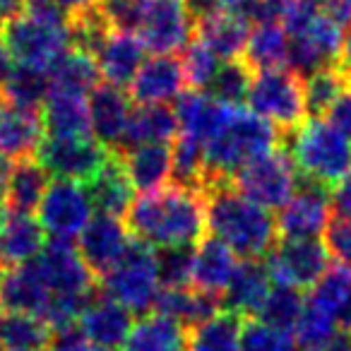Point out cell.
Here are the masks:
<instances>
[{"instance_id":"1","label":"cell","mask_w":351,"mask_h":351,"mask_svg":"<svg viewBox=\"0 0 351 351\" xmlns=\"http://www.w3.org/2000/svg\"><path fill=\"white\" fill-rule=\"evenodd\" d=\"M128 229L135 241L156 250L197 245L207 231L205 195L181 186L145 193L128 210Z\"/></svg>"},{"instance_id":"2","label":"cell","mask_w":351,"mask_h":351,"mask_svg":"<svg viewBox=\"0 0 351 351\" xmlns=\"http://www.w3.org/2000/svg\"><path fill=\"white\" fill-rule=\"evenodd\" d=\"M207 207V229L236 258L265 260L277 245V219L255 205L226 178H210L202 188Z\"/></svg>"},{"instance_id":"3","label":"cell","mask_w":351,"mask_h":351,"mask_svg":"<svg viewBox=\"0 0 351 351\" xmlns=\"http://www.w3.org/2000/svg\"><path fill=\"white\" fill-rule=\"evenodd\" d=\"M282 149L291 156L298 181L327 193L351 173V140L322 118H308L291 135H282Z\"/></svg>"},{"instance_id":"4","label":"cell","mask_w":351,"mask_h":351,"mask_svg":"<svg viewBox=\"0 0 351 351\" xmlns=\"http://www.w3.org/2000/svg\"><path fill=\"white\" fill-rule=\"evenodd\" d=\"M289 34V70L301 80L317 70L339 65L344 29L317 3L293 0L282 17Z\"/></svg>"},{"instance_id":"5","label":"cell","mask_w":351,"mask_h":351,"mask_svg":"<svg viewBox=\"0 0 351 351\" xmlns=\"http://www.w3.org/2000/svg\"><path fill=\"white\" fill-rule=\"evenodd\" d=\"M282 149V135L274 125H269L265 118L255 116L250 108L239 106L219 132L215 142L205 147L207 159V178H226L234 181L243 166L253 164L255 159L272 154Z\"/></svg>"},{"instance_id":"6","label":"cell","mask_w":351,"mask_h":351,"mask_svg":"<svg viewBox=\"0 0 351 351\" xmlns=\"http://www.w3.org/2000/svg\"><path fill=\"white\" fill-rule=\"evenodd\" d=\"M99 289L130 313H137V315L152 313L161 291L154 250L132 239L116 267L101 277Z\"/></svg>"},{"instance_id":"7","label":"cell","mask_w":351,"mask_h":351,"mask_svg":"<svg viewBox=\"0 0 351 351\" xmlns=\"http://www.w3.org/2000/svg\"><path fill=\"white\" fill-rule=\"evenodd\" d=\"M245 101L255 116L277 128L279 135H291L306 121L303 80L289 68L263 70L253 75Z\"/></svg>"},{"instance_id":"8","label":"cell","mask_w":351,"mask_h":351,"mask_svg":"<svg viewBox=\"0 0 351 351\" xmlns=\"http://www.w3.org/2000/svg\"><path fill=\"white\" fill-rule=\"evenodd\" d=\"M3 44L15 65H29L49 73L56 60L63 58L70 46V25H51L22 15L10 22L3 34Z\"/></svg>"},{"instance_id":"9","label":"cell","mask_w":351,"mask_h":351,"mask_svg":"<svg viewBox=\"0 0 351 351\" xmlns=\"http://www.w3.org/2000/svg\"><path fill=\"white\" fill-rule=\"evenodd\" d=\"M111 152L94 137H44L36 161L53 176V181L89 186L104 169Z\"/></svg>"},{"instance_id":"10","label":"cell","mask_w":351,"mask_h":351,"mask_svg":"<svg viewBox=\"0 0 351 351\" xmlns=\"http://www.w3.org/2000/svg\"><path fill=\"white\" fill-rule=\"evenodd\" d=\"M236 191L265 210H282L296 193L298 173L284 149L255 159L234 176Z\"/></svg>"},{"instance_id":"11","label":"cell","mask_w":351,"mask_h":351,"mask_svg":"<svg viewBox=\"0 0 351 351\" xmlns=\"http://www.w3.org/2000/svg\"><path fill=\"white\" fill-rule=\"evenodd\" d=\"M265 263L274 282L301 291L315 287L330 269V253L320 239H282Z\"/></svg>"},{"instance_id":"12","label":"cell","mask_w":351,"mask_h":351,"mask_svg":"<svg viewBox=\"0 0 351 351\" xmlns=\"http://www.w3.org/2000/svg\"><path fill=\"white\" fill-rule=\"evenodd\" d=\"M137 36L147 51H154L156 56H173L195 36V17L183 0H149Z\"/></svg>"},{"instance_id":"13","label":"cell","mask_w":351,"mask_h":351,"mask_svg":"<svg viewBox=\"0 0 351 351\" xmlns=\"http://www.w3.org/2000/svg\"><path fill=\"white\" fill-rule=\"evenodd\" d=\"M39 224L49 241H73L80 236L94 217V205L87 188L70 181H53L39 207Z\"/></svg>"},{"instance_id":"14","label":"cell","mask_w":351,"mask_h":351,"mask_svg":"<svg viewBox=\"0 0 351 351\" xmlns=\"http://www.w3.org/2000/svg\"><path fill=\"white\" fill-rule=\"evenodd\" d=\"M36 267L53 296L89 298L99 287L73 241H49L44 253L36 258Z\"/></svg>"},{"instance_id":"15","label":"cell","mask_w":351,"mask_h":351,"mask_svg":"<svg viewBox=\"0 0 351 351\" xmlns=\"http://www.w3.org/2000/svg\"><path fill=\"white\" fill-rule=\"evenodd\" d=\"M130 243V229L121 217L99 215L97 212V217H92L87 229L80 234L77 253L82 263L89 267V272L101 279L104 274H108L116 267Z\"/></svg>"},{"instance_id":"16","label":"cell","mask_w":351,"mask_h":351,"mask_svg":"<svg viewBox=\"0 0 351 351\" xmlns=\"http://www.w3.org/2000/svg\"><path fill=\"white\" fill-rule=\"evenodd\" d=\"M298 193L279 210L277 231L282 239H317L330 224V193L298 181Z\"/></svg>"},{"instance_id":"17","label":"cell","mask_w":351,"mask_h":351,"mask_svg":"<svg viewBox=\"0 0 351 351\" xmlns=\"http://www.w3.org/2000/svg\"><path fill=\"white\" fill-rule=\"evenodd\" d=\"M132 325H135L132 313L118 301H113L111 296H106L99 287L77 320L80 335L106 351L121 349L130 335Z\"/></svg>"},{"instance_id":"18","label":"cell","mask_w":351,"mask_h":351,"mask_svg":"<svg viewBox=\"0 0 351 351\" xmlns=\"http://www.w3.org/2000/svg\"><path fill=\"white\" fill-rule=\"evenodd\" d=\"M87 104L94 140L106 147L108 152L118 154L132 113V99L125 94V89L99 82V87L89 94Z\"/></svg>"},{"instance_id":"19","label":"cell","mask_w":351,"mask_h":351,"mask_svg":"<svg viewBox=\"0 0 351 351\" xmlns=\"http://www.w3.org/2000/svg\"><path fill=\"white\" fill-rule=\"evenodd\" d=\"M239 106H226V104L212 99L207 92H183L176 99V121L181 128V135L210 145L219 137V132L231 121Z\"/></svg>"},{"instance_id":"20","label":"cell","mask_w":351,"mask_h":351,"mask_svg":"<svg viewBox=\"0 0 351 351\" xmlns=\"http://www.w3.org/2000/svg\"><path fill=\"white\" fill-rule=\"evenodd\" d=\"M188 87L186 70L176 56H154L145 60L130 84V99L137 106H154L178 99Z\"/></svg>"},{"instance_id":"21","label":"cell","mask_w":351,"mask_h":351,"mask_svg":"<svg viewBox=\"0 0 351 351\" xmlns=\"http://www.w3.org/2000/svg\"><path fill=\"white\" fill-rule=\"evenodd\" d=\"M53 293L41 277L36 260L22 267L0 272V308L5 313H25L44 320Z\"/></svg>"},{"instance_id":"22","label":"cell","mask_w":351,"mask_h":351,"mask_svg":"<svg viewBox=\"0 0 351 351\" xmlns=\"http://www.w3.org/2000/svg\"><path fill=\"white\" fill-rule=\"evenodd\" d=\"M44 121L41 111L17 108L0 101V159L22 161L32 159L44 142Z\"/></svg>"},{"instance_id":"23","label":"cell","mask_w":351,"mask_h":351,"mask_svg":"<svg viewBox=\"0 0 351 351\" xmlns=\"http://www.w3.org/2000/svg\"><path fill=\"white\" fill-rule=\"evenodd\" d=\"M46 248V231L29 215H10L0 221V272L22 267Z\"/></svg>"},{"instance_id":"24","label":"cell","mask_w":351,"mask_h":351,"mask_svg":"<svg viewBox=\"0 0 351 351\" xmlns=\"http://www.w3.org/2000/svg\"><path fill=\"white\" fill-rule=\"evenodd\" d=\"M269 289H272V277H269L267 263L265 260H243L236 267V274L229 289L224 291L221 303L226 311L236 313L245 320L258 317L269 296Z\"/></svg>"},{"instance_id":"25","label":"cell","mask_w":351,"mask_h":351,"mask_svg":"<svg viewBox=\"0 0 351 351\" xmlns=\"http://www.w3.org/2000/svg\"><path fill=\"white\" fill-rule=\"evenodd\" d=\"M145 44L137 34H118L113 32L106 39V44L97 53L99 75L106 80V84H113L118 89H125L132 84L135 75L140 73L145 63Z\"/></svg>"},{"instance_id":"26","label":"cell","mask_w":351,"mask_h":351,"mask_svg":"<svg viewBox=\"0 0 351 351\" xmlns=\"http://www.w3.org/2000/svg\"><path fill=\"white\" fill-rule=\"evenodd\" d=\"M250 22L239 12H212L195 22V36L224 60H239L250 39Z\"/></svg>"},{"instance_id":"27","label":"cell","mask_w":351,"mask_h":351,"mask_svg":"<svg viewBox=\"0 0 351 351\" xmlns=\"http://www.w3.org/2000/svg\"><path fill=\"white\" fill-rule=\"evenodd\" d=\"M236 255L215 236H205L195 248V265H193V287L212 296L224 298L231 279L236 274Z\"/></svg>"},{"instance_id":"28","label":"cell","mask_w":351,"mask_h":351,"mask_svg":"<svg viewBox=\"0 0 351 351\" xmlns=\"http://www.w3.org/2000/svg\"><path fill=\"white\" fill-rule=\"evenodd\" d=\"M221 306L224 303H221L219 296H212V293H205L195 287L161 289L152 313L166 315L171 320L181 322L186 330H193V327L212 320L221 311Z\"/></svg>"},{"instance_id":"29","label":"cell","mask_w":351,"mask_h":351,"mask_svg":"<svg viewBox=\"0 0 351 351\" xmlns=\"http://www.w3.org/2000/svg\"><path fill=\"white\" fill-rule=\"evenodd\" d=\"M84 188H87L94 210L99 215L123 217L128 215L130 205L135 202V188H132L130 178H128L121 156L113 154V152L108 154V161L99 171L97 178Z\"/></svg>"},{"instance_id":"30","label":"cell","mask_w":351,"mask_h":351,"mask_svg":"<svg viewBox=\"0 0 351 351\" xmlns=\"http://www.w3.org/2000/svg\"><path fill=\"white\" fill-rule=\"evenodd\" d=\"M118 156L135 191L154 193L171 181V171H173L171 145H140Z\"/></svg>"},{"instance_id":"31","label":"cell","mask_w":351,"mask_h":351,"mask_svg":"<svg viewBox=\"0 0 351 351\" xmlns=\"http://www.w3.org/2000/svg\"><path fill=\"white\" fill-rule=\"evenodd\" d=\"M176 135H178V121H176V113L169 104L132 106L128 130L118 154L140 145H169Z\"/></svg>"},{"instance_id":"32","label":"cell","mask_w":351,"mask_h":351,"mask_svg":"<svg viewBox=\"0 0 351 351\" xmlns=\"http://www.w3.org/2000/svg\"><path fill=\"white\" fill-rule=\"evenodd\" d=\"M118 351H188V330L159 313H147L132 325Z\"/></svg>"},{"instance_id":"33","label":"cell","mask_w":351,"mask_h":351,"mask_svg":"<svg viewBox=\"0 0 351 351\" xmlns=\"http://www.w3.org/2000/svg\"><path fill=\"white\" fill-rule=\"evenodd\" d=\"M46 137H92L89 104L84 97L51 92L41 108Z\"/></svg>"},{"instance_id":"34","label":"cell","mask_w":351,"mask_h":351,"mask_svg":"<svg viewBox=\"0 0 351 351\" xmlns=\"http://www.w3.org/2000/svg\"><path fill=\"white\" fill-rule=\"evenodd\" d=\"M51 176L36 159L15 161L8 178V212L10 215H29L41 207Z\"/></svg>"},{"instance_id":"35","label":"cell","mask_w":351,"mask_h":351,"mask_svg":"<svg viewBox=\"0 0 351 351\" xmlns=\"http://www.w3.org/2000/svg\"><path fill=\"white\" fill-rule=\"evenodd\" d=\"M99 68L97 60L87 53L70 49L63 58L56 60V65L49 70L51 92L56 94H73V97H87L99 87Z\"/></svg>"},{"instance_id":"36","label":"cell","mask_w":351,"mask_h":351,"mask_svg":"<svg viewBox=\"0 0 351 351\" xmlns=\"http://www.w3.org/2000/svg\"><path fill=\"white\" fill-rule=\"evenodd\" d=\"M243 60L253 73L289 68V34L282 22H265L255 27L245 44Z\"/></svg>"},{"instance_id":"37","label":"cell","mask_w":351,"mask_h":351,"mask_svg":"<svg viewBox=\"0 0 351 351\" xmlns=\"http://www.w3.org/2000/svg\"><path fill=\"white\" fill-rule=\"evenodd\" d=\"M49 94H51V82L46 70L12 63L5 82L0 87V101H5L17 108L41 111Z\"/></svg>"},{"instance_id":"38","label":"cell","mask_w":351,"mask_h":351,"mask_svg":"<svg viewBox=\"0 0 351 351\" xmlns=\"http://www.w3.org/2000/svg\"><path fill=\"white\" fill-rule=\"evenodd\" d=\"M53 330L49 322L25 313H5L0 317V346L5 351H49Z\"/></svg>"},{"instance_id":"39","label":"cell","mask_w":351,"mask_h":351,"mask_svg":"<svg viewBox=\"0 0 351 351\" xmlns=\"http://www.w3.org/2000/svg\"><path fill=\"white\" fill-rule=\"evenodd\" d=\"M245 317L219 311L212 320L188 330V351H241Z\"/></svg>"},{"instance_id":"40","label":"cell","mask_w":351,"mask_h":351,"mask_svg":"<svg viewBox=\"0 0 351 351\" xmlns=\"http://www.w3.org/2000/svg\"><path fill=\"white\" fill-rule=\"evenodd\" d=\"M351 89V75L339 65L317 70L303 80V99H306V116L322 118L330 108Z\"/></svg>"},{"instance_id":"41","label":"cell","mask_w":351,"mask_h":351,"mask_svg":"<svg viewBox=\"0 0 351 351\" xmlns=\"http://www.w3.org/2000/svg\"><path fill=\"white\" fill-rule=\"evenodd\" d=\"M349 293H351V269L344 267V265H330V269L311 289L308 306L337 322Z\"/></svg>"},{"instance_id":"42","label":"cell","mask_w":351,"mask_h":351,"mask_svg":"<svg viewBox=\"0 0 351 351\" xmlns=\"http://www.w3.org/2000/svg\"><path fill=\"white\" fill-rule=\"evenodd\" d=\"M303 311H306V301H303L301 291L277 284V287L269 289V296L265 301L263 311H260L258 320L284 332V335H291L296 330L298 320H301Z\"/></svg>"},{"instance_id":"43","label":"cell","mask_w":351,"mask_h":351,"mask_svg":"<svg viewBox=\"0 0 351 351\" xmlns=\"http://www.w3.org/2000/svg\"><path fill=\"white\" fill-rule=\"evenodd\" d=\"M250 82H253V70L243 58L226 60L219 65L217 75L212 77L207 94L226 106H241L248 99Z\"/></svg>"},{"instance_id":"44","label":"cell","mask_w":351,"mask_h":351,"mask_svg":"<svg viewBox=\"0 0 351 351\" xmlns=\"http://www.w3.org/2000/svg\"><path fill=\"white\" fill-rule=\"evenodd\" d=\"M197 245H173L154 253L156 274L164 289H186L193 287V265H195Z\"/></svg>"},{"instance_id":"45","label":"cell","mask_w":351,"mask_h":351,"mask_svg":"<svg viewBox=\"0 0 351 351\" xmlns=\"http://www.w3.org/2000/svg\"><path fill=\"white\" fill-rule=\"evenodd\" d=\"M183 70H186L188 87H193V92H202L210 87L212 77L219 70V58L202 44L197 36H193L191 44L183 49Z\"/></svg>"},{"instance_id":"46","label":"cell","mask_w":351,"mask_h":351,"mask_svg":"<svg viewBox=\"0 0 351 351\" xmlns=\"http://www.w3.org/2000/svg\"><path fill=\"white\" fill-rule=\"evenodd\" d=\"M149 0H97V10L111 32L118 34H137L142 15Z\"/></svg>"},{"instance_id":"47","label":"cell","mask_w":351,"mask_h":351,"mask_svg":"<svg viewBox=\"0 0 351 351\" xmlns=\"http://www.w3.org/2000/svg\"><path fill=\"white\" fill-rule=\"evenodd\" d=\"M241 351H296V344L291 335L265 325L258 317H248L241 332Z\"/></svg>"},{"instance_id":"48","label":"cell","mask_w":351,"mask_h":351,"mask_svg":"<svg viewBox=\"0 0 351 351\" xmlns=\"http://www.w3.org/2000/svg\"><path fill=\"white\" fill-rule=\"evenodd\" d=\"M325 248L337 265L351 269V219H332L325 229Z\"/></svg>"},{"instance_id":"49","label":"cell","mask_w":351,"mask_h":351,"mask_svg":"<svg viewBox=\"0 0 351 351\" xmlns=\"http://www.w3.org/2000/svg\"><path fill=\"white\" fill-rule=\"evenodd\" d=\"M253 3L255 0H188V8L197 22L200 17L212 15V12H239L245 17Z\"/></svg>"},{"instance_id":"50","label":"cell","mask_w":351,"mask_h":351,"mask_svg":"<svg viewBox=\"0 0 351 351\" xmlns=\"http://www.w3.org/2000/svg\"><path fill=\"white\" fill-rule=\"evenodd\" d=\"M49 351H106V349H101V346L87 341L82 335H80L77 327H73V330L56 332L53 344H51Z\"/></svg>"},{"instance_id":"51","label":"cell","mask_w":351,"mask_h":351,"mask_svg":"<svg viewBox=\"0 0 351 351\" xmlns=\"http://www.w3.org/2000/svg\"><path fill=\"white\" fill-rule=\"evenodd\" d=\"M330 210L337 219H351V173L330 193Z\"/></svg>"},{"instance_id":"52","label":"cell","mask_w":351,"mask_h":351,"mask_svg":"<svg viewBox=\"0 0 351 351\" xmlns=\"http://www.w3.org/2000/svg\"><path fill=\"white\" fill-rule=\"evenodd\" d=\"M327 116H330L332 125H335L341 135H346L351 140V89L344 94V97H339V101L330 108Z\"/></svg>"},{"instance_id":"53","label":"cell","mask_w":351,"mask_h":351,"mask_svg":"<svg viewBox=\"0 0 351 351\" xmlns=\"http://www.w3.org/2000/svg\"><path fill=\"white\" fill-rule=\"evenodd\" d=\"M27 10V0H0V27H8L10 22L20 20Z\"/></svg>"},{"instance_id":"54","label":"cell","mask_w":351,"mask_h":351,"mask_svg":"<svg viewBox=\"0 0 351 351\" xmlns=\"http://www.w3.org/2000/svg\"><path fill=\"white\" fill-rule=\"evenodd\" d=\"M322 8H325L327 15L339 22L341 27L351 25V0H325Z\"/></svg>"},{"instance_id":"55","label":"cell","mask_w":351,"mask_h":351,"mask_svg":"<svg viewBox=\"0 0 351 351\" xmlns=\"http://www.w3.org/2000/svg\"><path fill=\"white\" fill-rule=\"evenodd\" d=\"M10 161L0 159V221L8 215V178H10Z\"/></svg>"},{"instance_id":"56","label":"cell","mask_w":351,"mask_h":351,"mask_svg":"<svg viewBox=\"0 0 351 351\" xmlns=\"http://www.w3.org/2000/svg\"><path fill=\"white\" fill-rule=\"evenodd\" d=\"M56 3H58L68 15H77V12H84L97 5V0H56Z\"/></svg>"},{"instance_id":"57","label":"cell","mask_w":351,"mask_h":351,"mask_svg":"<svg viewBox=\"0 0 351 351\" xmlns=\"http://www.w3.org/2000/svg\"><path fill=\"white\" fill-rule=\"evenodd\" d=\"M339 68H341V70H346V73L351 75V25H349V32L344 34V44H341Z\"/></svg>"},{"instance_id":"58","label":"cell","mask_w":351,"mask_h":351,"mask_svg":"<svg viewBox=\"0 0 351 351\" xmlns=\"http://www.w3.org/2000/svg\"><path fill=\"white\" fill-rule=\"evenodd\" d=\"M10 68H12V65H10V56H8L5 44H3V36H0V87H3V82H5Z\"/></svg>"},{"instance_id":"59","label":"cell","mask_w":351,"mask_h":351,"mask_svg":"<svg viewBox=\"0 0 351 351\" xmlns=\"http://www.w3.org/2000/svg\"><path fill=\"white\" fill-rule=\"evenodd\" d=\"M337 322H339L341 330L351 332V293H349V298H346V303H344V308H341V313H339V317H337Z\"/></svg>"},{"instance_id":"60","label":"cell","mask_w":351,"mask_h":351,"mask_svg":"<svg viewBox=\"0 0 351 351\" xmlns=\"http://www.w3.org/2000/svg\"><path fill=\"white\" fill-rule=\"evenodd\" d=\"M308 3H317V5H322V3H325V0H308Z\"/></svg>"},{"instance_id":"61","label":"cell","mask_w":351,"mask_h":351,"mask_svg":"<svg viewBox=\"0 0 351 351\" xmlns=\"http://www.w3.org/2000/svg\"><path fill=\"white\" fill-rule=\"evenodd\" d=\"M0 351H5V349H3V346H0Z\"/></svg>"}]
</instances>
